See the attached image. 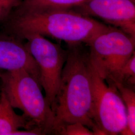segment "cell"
Instances as JSON below:
<instances>
[{
  "label": "cell",
  "mask_w": 135,
  "mask_h": 135,
  "mask_svg": "<svg viewBox=\"0 0 135 135\" xmlns=\"http://www.w3.org/2000/svg\"><path fill=\"white\" fill-rule=\"evenodd\" d=\"M3 30L23 40L36 34L64 41L69 46L87 44L109 26L74 10L53 9L12 15Z\"/></svg>",
  "instance_id": "2"
},
{
  "label": "cell",
  "mask_w": 135,
  "mask_h": 135,
  "mask_svg": "<svg viewBox=\"0 0 135 135\" xmlns=\"http://www.w3.org/2000/svg\"><path fill=\"white\" fill-rule=\"evenodd\" d=\"M88 1L89 0H23L11 15L43 10H70Z\"/></svg>",
  "instance_id": "10"
},
{
  "label": "cell",
  "mask_w": 135,
  "mask_h": 135,
  "mask_svg": "<svg viewBox=\"0 0 135 135\" xmlns=\"http://www.w3.org/2000/svg\"><path fill=\"white\" fill-rule=\"evenodd\" d=\"M2 71H1V70H0V74H1V72H2ZM0 92H1V86H0Z\"/></svg>",
  "instance_id": "16"
},
{
  "label": "cell",
  "mask_w": 135,
  "mask_h": 135,
  "mask_svg": "<svg viewBox=\"0 0 135 135\" xmlns=\"http://www.w3.org/2000/svg\"><path fill=\"white\" fill-rule=\"evenodd\" d=\"M23 0H0V23H4Z\"/></svg>",
  "instance_id": "14"
},
{
  "label": "cell",
  "mask_w": 135,
  "mask_h": 135,
  "mask_svg": "<svg viewBox=\"0 0 135 135\" xmlns=\"http://www.w3.org/2000/svg\"><path fill=\"white\" fill-rule=\"evenodd\" d=\"M116 83L135 89V53L122 68Z\"/></svg>",
  "instance_id": "12"
},
{
  "label": "cell",
  "mask_w": 135,
  "mask_h": 135,
  "mask_svg": "<svg viewBox=\"0 0 135 135\" xmlns=\"http://www.w3.org/2000/svg\"><path fill=\"white\" fill-rule=\"evenodd\" d=\"M135 4L131 0H89L72 10L100 18L135 37Z\"/></svg>",
  "instance_id": "7"
},
{
  "label": "cell",
  "mask_w": 135,
  "mask_h": 135,
  "mask_svg": "<svg viewBox=\"0 0 135 135\" xmlns=\"http://www.w3.org/2000/svg\"><path fill=\"white\" fill-rule=\"evenodd\" d=\"M92 87L89 54L81 45L69 46L53 112L54 134L67 124L80 122L96 135L92 117Z\"/></svg>",
  "instance_id": "1"
},
{
  "label": "cell",
  "mask_w": 135,
  "mask_h": 135,
  "mask_svg": "<svg viewBox=\"0 0 135 135\" xmlns=\"http://www.w3.org/2000/svg\"><path fill=\"white\" fill-rule=\"evenodd\" d=\"M4 93L0 92V135H12L21 128H34L23 115L16 114Z\"/></svg>",
  "instance_id": "9"
},
{
  "label": "cell",
  "mask_w": 135,
  "mask_h": 135,
  "mask_svg": "<svg viewBox=\"0 0 135 135\" xmlns=\"http://www.w3.org/2000/svg\"><path fill=\"white\" fill-rule=\"evenodd\" d=\"M120 92L121 98L125 105L127 116V128L121 134L135 135V89L123 85L120 83H115Z\"/></svg>",
  "instance_id": "11"
},
{
  "label": "cell",
  "mask_w": 135,
  "mask_h": 135,
  "mask_svg": "<svg viewBox=\"0 0 135 135\" xmlns=\"http://www.w3.org/2000/svg\"><path fill=\"white\" fill-rule=\"evenodd\" d=\"M86 44L93 66L102 77L114 83L117 81L122 68L135 54V37L111 26Z\"/></svg>",
  "instance_id": "4"
},
{
  "label": "cell",
  "mask_w": 135,
  "mask_h": 135,
  "mask_svg": "<svg viewBox=\"0 0 135 135\" xmlns=\"http://www.w3.org/2000/svg\"><path fill=\"white\" fill-rule=\"evenodd\" d=\"M0 86L12 106L22 111L33 128L40 129L45 135L54 134L53 111L36 79L25 70L2 71Z\"/></svg>",
  "instance_id": "3"
},
{
  "label": "cell",
  "mask_w": 135,
  "mask_h": 135,
  "mask_svg": "<svg viewBox=\"0 0 135 135\" xmlns=\"http://www.w3.org/2000/svg\"><path fill=\"white\" fill-rule=\"evenodd\" d=\"M58 135H94L95 134L86 126L76 122L63 126L59 131Z\"/></svg>",
  "instance_id": "13"
},
{
  "label": "cell",
  "mask_w": 135,
  "mask_h": 135,
  "mask_svg": "<svg viewBox=\"0 0 135 135\" xmlns=\"http://www.w3.org/2000/svg\"><path fill=\"white\" fill-rule=\"evenodd\" d=\"M23 40L26 41V48L39 67L40 84L46 101L53 111L67 50L39 34L27 35Z\"/></svg>",
  "instance_id": "6"
},
{
  "label": "cell",
  "mask_w": 135,
  "mask_h": 135,
  "mask_svg": "<svg viewBox=\"0 0 135 135\" xmlns=\"http://www.w3.org/2000/svg\"><path fill=\"white\" fill-rule=\"evenodd\" d=\"M131 1H132L133 3H135V0H131Z\"/></svg>",
  "instance_id": "15"
},
{
  "label": "cell",
  "mask_w": 135,
  "mask_h": 135,
  "mask_svg": "<svg viewBox=\"0 0 135 135\" xmlns=\"http://www.w3.org/2000/svg\"><path fill=\"white\" fill-rule=\"evenodd\" d=\"M91 63V62H90ZM92 117L96 135H118L125 130V105L115 84L102 77L91 63Z\"/></svg>",
  "instance_id": "5"
},
{
  "label": "cell",
  "mask_w": 135,
  "mask_h": 135,
  "mask_svg": "<svg viewBox=\"0 0 135 135\" xmlns=\"http://www.w3.org/2000/svg\"><path fill=\"white\" fill-rule=\"evenodd\" d=\"M21 70L30 73L40 84L39 67L23 40L2 30L0 31V70Z\"/></svg>",
  "instance_id": "8"
}]
</instances>
